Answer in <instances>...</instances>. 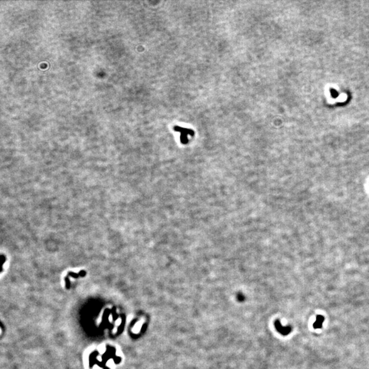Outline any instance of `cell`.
I'll return each mask as SVG.
<instances>
[{
	"label": "cell",
	"mask_w": 369,
	"mask_h": 369,
	"mask_svg": "<svg viewBox=\"0 0 369 369\" xmlns=\"http://www.w3.org/2000/svg\"><path fill=\"white\" fill-rule=\"evenodd\" d=\"M173 129L175 131L180 133V135H180V141L183 143V144H187V143L188 142V138H187V135H194V131H193L192 129L183 128V127H181L179 126H174L173 127Z\"/></svg>",
	"instance_id": "1"
},
{
	"label": "cell",
	"mask_w": 369,
	"mask_h": 369,
	"mask_svg": "<svg viewBox=\"0 0 369 369\" xmlns=\"http://www.w3.org/2000/svg\"><path fill=\"white\" fill-rule=\"evenodd\" d=\"M323 321H324V317L322 316H318L317 317V319L315 323H314V327L316 329H319L321 328V326L323 325Z\"/></svg>",
	"instance_id": "2"
}]
</instances>
